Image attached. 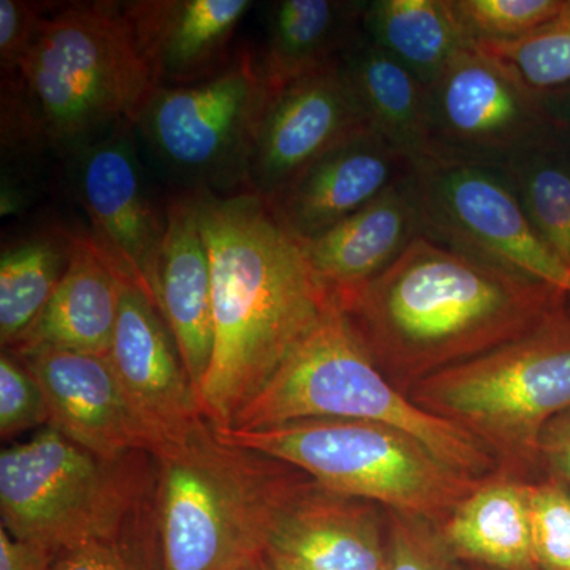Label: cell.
I'll return each instance as SVG.
<instances>
[{
	"mask_svg": "<svg viewBox=\"0 0 570 570\" xmlns=\"http://www.w3.org/2000/svg\"><path fill=\"white\" fill-rule=\"evenodd\" d=\"M422 236L570 296V268L540 238L498 167L412 160Z\"/></svg>",
	"mask_w": 570,
	"mask_h": 570,
	"instance_id": "30bf717a",
	"label": "cell"
},
{
	"mask_svg": "<svg viewBox=\"0 0 570 570\" xmlns=\"http://www.w3.org/2000/svg\"><path fill=\"white\" fill-rule=\"evenodd\" d=\"M268 96L257 59L242 48L204 80L157 89L137 126L156 156L197 190L247 187L255 130Z\"/></svg>",
	"mask_w": 570,
	"mask_h": 570,
	"instance_id": "9c48e42d",
	"label": "cell"
},
{
	"mask_svg": "<svg viewBox=\"0 0 570 570\" xmlns=\"http://www.w3.org/2000/svg\"><path fill=\"white\" fill-rule=\"evenodd\" d=\"M566 296L419 236L340 305L381 370L406 393L420 379L530 332Z\"/></svg>",
	"mask_w": 570,
	"mask_h": 570,
	"instance_id": "7a4b0ae2",
	"label": "cell"
},
{
	"mask_svg": "<svg viewBox=\"0 0 570 570\" xmlns=\"http://www.w3.org/2000/svg\"><path fill=\"white\" fill-rule=\"evenodd\" d=\"M69 265L41 316L9 352L37 348L108 355L119 306L122 277L89 235H71Z\"/></svg>",
	"mask_w": 570,
	"mask_h": 570,
	"instance_id": "44dd1931",
	"label": "cell"
},
{
	"mask_svg": "<svg viewBox=\"0 0 570 570\" xmlns=\"http://www.w3.org/2000/svg\"><path fill=\"white\" fill-rule=\"evenodd\" d=\"M43 11V3L0 0V67L7 81L17 78L40 31Z\"/></svg>",
	"mask_w": 570,
	"mask_h": 570,
	"instance_id": "836d02e7",
	"label": "cell"
},
{
	"mask_svg": "<svg viewBox=\"0 0 570 570\" xmlns=\"http://www.w3.org/2000/svg\"><path fill=\"white\" fill-rule=\"evenodd\" d=\"M406 395L464 428L512 471L539 459V439L570 409V316L561 307L502 346L420 379Z\"/></svg>",
	"mask_w": 570,
	"mask_h": 570,
	"instance_id": "52a82bcc",
	"label": "cell"
},
{
	"mask_svg": "<svg viewBox=\"0 0 570 570\" xmlns=\"http://www.w3.org/2000/svg\"><path fill=\"white\" fill-rule=\"evenodd\" d=\"M127 14L163 86L200 81L224 69L249 0L127 2Z\"/></svg>",
	"mask_w": 570,
	"mask_h": 570,
	"instance_id": "ffe728a7",
	"label": "cell"
},
{
	"mask_svg": "<svg viewBox=\"0 0 570 570\" xmlns=\"http://www.w3.org/2000/svg\"><path fill=\"white\" fill-rule=\"evenodd\" d=\"M540 96L553 122L570 132V86Z\"/></svg>",
	"mask_w": 570,
	"mask_h": 570,
	"instance_id": "8d00e7d4",
	"label": "cell"
},
{
	"mask_svg": "<svg viewBox=\"0 0 570 570\" xmlns=\"http://www.w3.org/2000/svg\"><path fill=\"white\" fill-rule=\"evenodd\" d=\"M238 570H269L268 564H266L265 558L264 560H258L255 562H250V564L245 566V568Z\"/></svg>",
	"mask_w": 570,
	"mask_h": 570,
	"instance_id": "f35d334b",
	"label": "cell"
},
{
	"mask_svg": "<svg viewBox=\"0 0 570 570\" xmlns=\"http://www.w3.org/2000/svg\"><path fill=\"white\" fill-rule=\"evenodd\" d=\"M472 47L519 41L549 22L562 0H448Z\"/></svg>",
	"mask_w": 570,
	"mask_h": 570,
	"instance_id": "f1b7e54d",
	"label": "cell"
},
{
	"mask_svg": "<svg viewBox=\"0 0 570 570\" xmlns=\"http://www.w3.org/2000/svg\"><path fill=\"white\" fill-rule=\"evenodd\" d=\"M385 570H460L438 524L389 512Z\"/></svg>",
	"mask_w": 570,
	"mask_h": 570,
	"instance_id": "1f68e13d",
	"label": "cell"
},
{
	"mask_svg": "<svg viewBox=\"0 0 570 570\" xmlns=\"http://www.w3.org/2000/svg\"><path fill=\"white\" fill-rule=\"evenodd\" d=\"M69 234L40 235L0 255V341L13 348L36 324L69 265Z\"/></svg>",
	"mask_w": 570,
	"mask_h": 570,
	"instance_id": "4316f807",
	"label": "cell"
},
{
	"mask_svg": "<svg viewBox=\"0 0 570 570\" xmlns=\"http://www.w3.org/2000/svg\"><path fill=\"white\" fill-rule=\"evenodd\" d=\"M366 2L281 0L268 11L258 66L269 94L337 61L362 32Z\"/></svg>",
	"mask_w": 570,
	"mask_h": 570,
	"instance_id": "603a6c76",
	"label": "cell"
},
{
	"mask_svg": "<svg viewBox=\"0 0 570 570\" xmlns=\"http://www.w3.org/2000/svg\"><path fill=\"white\" fill-rule=\"evenodd\" d=\"M148 456L102 460L45 426L0 453L2 528L56 557L116 538L148 502Z\"/></svg>",
	"mask_w": 570,
	"mask_h": 570,
	"instance_id": "ba28073f",
	"label": "cell"
},
{
	"mask_svg": "<svg viewBox=\"0 0 570 570\" xmlns=\"http://www.w3.org/2000/svg\"><path fill=\"white\" fill-rule=\"evenodd\" d=\"M156 305L198 392L214 346L212 258L202 228L198 190L179 195L168 205Z\"/></svg>",
	"mask_w": 570,
	"mask_h": 570,
	"instance_id": "ac0fdd59",
	"label": "cell"
},
{
	"mask_svg": "<svg viewBox=\"0 0 570 570\" xmlns=\"http://www.w3.org/2000/svg\"><path fill=\"white\" fill-rule=\"evenodd\" d=\"M151 459L160 570H238L264 560L269 521L294 480L285 464L227 444L208 420L164 441Z\"/></svg>",
	"mask_w": 570,
	"mask_h": 570,
	"instance_id": "277c9868",
	"label": "cell"
},
{
	"mask_svg": "<svg viewBox=\"0 0 570 570\" xmlns=\"http://www.w3.org/2000/svg\"><path fill=\"white\" fill-rule=\"evenodd\" d=\"M47 397L31 371L11 352L0 356V436L9 439L37 426H48Z\"/></svg>",
	"mask_w": 570,
	"mask_h": 570,
	"instance_id": "d6a6232c",
	"label": "cell"
},
{
	"mask_svg": "<svg viewBox=\"0 0 570 570\" xmlns=\"http://www.w3.org/2000/svg\"><path fill=\"white\" fill-rule=\"evenodd\" d=\"M356 420L403 431L469 478L497 474L493 452L469 431L430 414L377 365L340 303L294 348L236 415L232 430H261L299 420Z\"/></svg>",
	"mask_w": 570,
	"mask_h": 570,
	"instance_id": "5b68a950",
	"label": "cell"
},
{
	"mask_svg": "<svg viewBox=\"0 0 570 570\" xmlns=\"http://www.w3.org/2000/svg\"><path fill=\"white\" fill-rule=\"evenodd\" d=\"M540 238L570 268V142L553 124L501 165Z\"/></svg>",
	"mask_w": 570,
	"mask_h": 570,
	"instance_id": "484cf974",
	"label": "cell"
},
{
	"mask_svg": "<svg viewBox=\"0 0 570 570\" xmlns=\"http://www.w3.org/2000/svg\"><path fill=\"white\" fill-rule=\"evenodd\" d=\"M363 32L430 88L464 48L472 47L448 0L366 2Z\"/></svg>",
	"mask_w": 570,
	"mask_h": 570,
	"instance_id": "d4e9b609",
	"label": "cell"
},
{
	"mask_svg": "<svg viewBox=\"0 0 570 570\" xmlns=\"http://www.w3.org/2000/svg\"><path fill=\"white\" fill-rule=\"evenodd\" d=\"M411 168V157L367 129L307 165L265 202L288 234L307 242L376 200Z\"/></svg>",
	"mask_w": 570,
	"mask_h": 570,
	"instance_id": "2e32d148",
	"label": "cell"
},
{
	"mask_svg": "<svg viewBox=\"0 0 570 570\" xmlns=\"http://www.w3.org/2000/svg\"><path fill=\"white\" fill-rule=\"evenodd\" d=\"M130 127H115L78 149V194L92 242L119 276L137 284L156 305L167 212L160 214L146 194Z\"/></svg>",
	"mask_w": 570,
	"mask_h": 570,
	"instance_id": "7c38bea8",
	"label": "cell"
},
{
	"mask_svg": "<svg viewBox=\"0 0 570 570\" xmlns=\"http://www.w3.org/2000/svg\"><path fill=\"white\" fill-rule=\"evenodd\" d=\"M51 570H160L154 504H145L116 538L58 554Z\"/></svg>",
	"mask_w": 570,
	"mask_h": 570,
	"instance_id": "f546056e",
	"label": "cell"
},
{
	"mask_svg": "<svg viewBox=\"0 0 570 570\" xmlns=\"http://www.w3.org/2000/svg\"><path fill=\"white\" fill-rule=\"evenodd\" d=\"M341 66L373 129L412 160L428 156V86L363 29Z\"/></svg>",
	"mask_w": 570,
	"mask_h": 570,
	"instance_id": "cb8c5ba5",
	"label": "cell"
},
{
	"mask_svg": "<svg viewBox=\"0 0 570 570\" xmlns=\"http://www.w3.org/2000/svg\"><path fill=\"white\" fill-rule=\"evenodd\" d=\"M464 570H491V569L479 568V566H468V568Z\"/></svg>",
	"mask_w": 570,
	"mask_h": 570,
	"instance_id": "ab89813d",
	"label": "cell"
},
{
	"mask_svg": "<svg viewBox=\"0 0 570 570\" xmlns=\"http://www.w3.org/2000/svg\"><path fill=\"white\" fill-rule=\"evenodd\" d=\"M108 358L159 445L206 420L167 322L146 292L127 279Z\"/></svg>",
	"mask_w": 570,
	"mask_h": 570,
	"instance_id": "9a60e30c",
	"label": "cell"
},
{
	"mask_svg": "<svg viewBox=\"0 0 570 570\" xmlns=\"http://www.w3.org/2000/svg\"><path fill=\"white\" fill-rule=\"evenodd\" d=\"M266 564H268L269 570H309L303 568V566L296 564V562L287 560V558L279 557V554L275 553H266L265 554Z\"/></svg>",
	"mask_w": 570,
	"mask_h": 570,
	"instance_id": "74e56055",
	"label": "cell"
},
{
	"mask_svg": "<svg viewBox=\"0 0 570 570\" xmlns=\"http://www.w3.org/2000/svg\"><path fill=\"white\" fill-rule=\"evenodd\" d=\"M453 557L491 570H539L527 483L502 471L468 494L439 527Z\"/></svg>",
	"mask_w": 570,
	"mask_h": 570,
	"instance_id": "7402d4cb",
	"label": "cell"
},
{
	"mask_svg": "<svg viewBox=\"0 0 570 570\" xmlns=\"http://www.w3.org/2000/svg\"><path fill=\"white\" fill-rule=\"evenodd\" d=\"M214 430L227 444L299 469L326 491L438 527L483 480L450 468L417 439L381 423L316 419Z\"/></svg>",
	"mask_w": 570,
	"mask_h": 570,
	"instance_id": "8992f818",
	"label": "cell"
},
{
	"mask_svg": "<svg viewBox=\"0 0 570 570\" xmlns=\"http://www.w3.org/2000/svg\"><path fill=\"white\" fill-rule=\"evenodd\" d=\"M47 397L48 426L99 459L153 455L159 441L124 392L108 355L37 348L17 355Z\"/></svg>",
	"mask_w": 570,
	"mask_h": 570,
	"instance_id": "5bb4252c",
	"label": "cell"
},
{
	"mask_svg": "<svg viewBox=\"0 0 570 570\" xmlns=\"http://www.w3.org/2000/svg\"><path fill=\"white\" fill-rule=\"evenodd\" d=\"M159 88L124 3H71L43 18L7 81L3 126L78 151L115 127L137 126Z\"/></svg>",
	"mask_w": 570,
	"mask_h": 570,
	"instance_id": "3957f363",
	"label": "cell"
},
{
	"mask_svg": "<svg viewBox=\"0 0 570 570\" xmlns=\"http://www.w3.org/2000/svg\"><path fill=\"white\" fill-rule=\"evenodd\" d=\"M553 124L540 94L478 47H468L428 88L425 157L499 168Z\"/></svg>",
	"mask_w": 570,
	"mask_h": 570,
	"instance_id": "8fae6325",
	"label": "cell"
},
{
	"mask_svg": "<svg viewBox=\"0 0 570 570\" xmlns=\"http://www.w3.org/2000/svg\"><path fill=\"white\" fill-rule=\"evenodd\" d=\"M539 459L570 485V409L551 420L540 434Z\"/></svg>",
	"mask_w": 570,
	"mask_h": 570,
	"instance_id": "e575fe53",
	"label": "cell"
},
{
	"mask_svg": "<svg viewBox=\"0 0 570 570\" xmlns=\"http://www.w3.org/2000/svg\"><path fill=\"white\" fill-rule=\"evenodd\" d=\"M539 570H570V493L560 479L527 483Z\"/></svg>",
	"mask_w": 570,
	"mask_h": 570,
	"instance_id": "4dcf8cb0",
	"label": "cell"
},
{
	"mask_svg": "<svg viewBox=\"0 0 570 570\" xmlns=\"http://www.w3.org/2000/svg\"><path fill=\"white\" fill-rule=\"evenodd\" d=\"M56 558L50 550L14 539L0 528V570H51Z\"/></svg>",
	"mask_w": 570,
	"mask_h": 570,
	"instance_id": "d590c367",
	"label": "cell"
},
{
	"mask_svg": "<svg viewBox=\"0 0 570 570\" xmlns=\"http://www.w3.org/2000/svg\"><path fill=\"white\" fill-rule=\"evenodd\" d=\"M419 236L422 217L409 171L365 208L302 245L311 268L341 303L395 264Z\"/></svg>",
	"mask_w": 570,
	"mask_h": 570,
	"instance_id": "d6986e66",
	"label": "cell"
},
{
	"mask_svg": "<svg viewBox=\"0 0 570 570\" xmlns=\"http://www.w3.org/2000/svg\"><path fill=\"white\" fill-rule=\"evenodd\" d=\"M373 129L341 59L269 94L255 130L247 190L264 200L303 168L363 130Z\"/></svg>",
	"mask_w": 570,
	"mask_h": 570,
	"instance_id": "4fadbf2b",
	"label": "cell"
},
{
	"mask_svg": "<svg viewBox=\"0 0 570 570\" xmlns=\"http://www.w3.org/2000/svg\"><path fill=\"white\" fill-rule=\"evenodd\" d=\"M266 553L309 570H385V538L371 502L292 480L269 521Z\"/></svg>",
	"mask_w": 570,
	"mask_h": 570,
	"instance_id": "e0dca14e",
	"label": "cell"
},
{
	"mask_svg": "<svg viewBox=\"0 0 570 570\" xmlns=\"http://www.w3.org/2000/svg\"><path fill=\"white\" fill-rule=\"evenodd\" d=\"M198 193L212 258L214 321L212 363L198 397L214 428H230L340 302L264 198L249 190Z\"/></svg>",
	"mask_w": 570,
	"mask_h": 570,
	"instance_id": "6da1fadb",
	"label": "cell"
},
{
	"mask_svg": "<svg viewBox=\"0 0 570 570\" xmlns=\"http://www.w3.org/2000/svg\"><path fill=\"white\" fill-rule=\"evenodd\" d=\"M538 94L570 86V0L546 24L519 41L475 45Z\"/></svg>",
	"mask_w": 570,
	"mask_h": 570,
	"instance_id": "83f0119b",
	"label": "cell"
}]
</instances>
